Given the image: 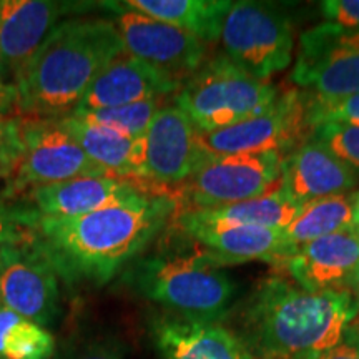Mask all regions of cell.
Masks as SVG:
<instances>
[{
	"label": "cell",
	"instance_id": "cell-21",
	"mask_svg": "<svg viewBox=\"0 0 359 359\" xmlns=\"http://www.w3.org/2000/svg\"><path fill=\"white\" fill-rule=\"evenodd\" d=\"M57 120L98 167L116 177L145 178V137L125 138L122 135L97 128L70 115Z\"/></svg>",
	"mask_w": 359,
	"mask_h": 359
},
{
	"label": "cell",
	"instance_id": "cell-18",
	"mask_svg": "<svg viewBox=\"0 0 359 359\" xmlns=\"http://www.w3.org/2000/svg\"><path fill=\"white\" fill-rule=\"evenodd\" d=\"M359 175L318 138L311 137L281 161V187L298 205L325 196L344 195Z\"/></svg>",
	"mask_w": 359,
	"mask_h": 359
},
{
	"label": "cell",
	"instance_id": "cell-10",
	"mask_svg": "<svg viewBox=\"0 0 359 359\" xmlns=\"http://www.w3.org/2000/svg\"><path fill=\"white\" fill-rule=\"evenodd\" d=\"M24 155L11 175L12 193L55 185L80 177L111 175L88 158L58 120H22ZM116 177V175H115Z\"/></svg>",
	"mask_w": 359,
	"mask_h": 359
},
{
	"label": "cell",
	"instance_id": "cell-4",
	"mask_svg": "<svg viewBox=\"0 0 359 359\" xmlns=\"http://www.w3.org/2000/svg\"><path fill=\"white\" fill-rule=\"evenodd\" d=\"M198 245V243H196ZM205 248L163 250L137 259L127 271L130 286L170 314L219 321L236 298V283Z\"/></svg>",
	"mask_w": 359,
	"mask_h": 359
},
{
	"label": "cell",
	"instance_id": "cell-36",
	"mask_svg": "<svg viewBox=\"0 0 359 359\" xmlns=\"http://www.w3.org/2000/svg\"><path fill=\"white\" fill-rule=\"evenodd\" d=\"M348 290H351L354 294H356V298L359 299V268H358V271L354 273V276H353V280H351V283H349V286H348Z\"/></svg>",
	"mask_w": 359,
	"mask_h": 359
},
{
	"label": "cell",
	"instance_id": "cell-3",
	"mask_svg": "<svg viewBox=\"0 0 359 359\" xmlns=\"http://www.w3.org/2000/svg\"><path fill=\"white\" fill-rule=\"evenodd\" d=\"M123 52L114 20L60 22L15 80L17 111L40 120L72 115L93 80Z\"/></svg>",
	"mask_w": 359,
	"mask_h": 359
},
{
	"label": "cell",
	"instance_id": "cell-1",
	"mask_svg": "<svg viewBox=\"0 0 359 359\" xmlns=\"http://www.w3.org/2000/svg\"><path fill=\"white\" fill-rule=\"evenodd\" d=\"M178 205L170 190H151L98 212L74 218L27 213L32 240L57 275L70 283L105 285L158 236Z\"/></svg>",
	"mask_w": 359,
	"mask_h": 359
},
{
	"label": "cell",
	"instance_id": "cell-13",
	"mask_svg": "<svg viewBox=\"0 0 359 359\" xmlns=\"http://www.w3.org/2000/svg\"><path fill=\"white\" fill-rule=\"evenodd\" d=\"M167 190L138 177H80L30 190L32 212L40 218H74L127 203L143 193ZM172 191V190H170Z\"/></svg>",
	"mask_w": 359,
	"mask_h": 359
},
{
	"label": "cell",
	"instance_id": "cell-33",
	"mask_svg": "<svg viewBox=\"0 0 359 359\" xmlns=\"http://www.w3.org/2000/svg\"><path fill=\"white\" fill-rule=\"evenodd\" d=\"M12 111H17V88L7 80L0 55V115L8 116Z\"/></svg>",
	"mask_w": 359,
	"mask_h": 359
},
{
	"label": "cell",
	"instance_id": "cell-28",
	"mask_svg": "<svg viewBox=\"0 0 359 359\" xmlns=\"http://www.w3.org/2000/svg\"><path fill=\"white\" fill-rule=\"evenodd\" d=\"M308 93V92H306ZM309 95V118L313 127L320 123H346L359 127V95L344 98H318Z\"/></svg>",
	"mask_w": 359,
	"mask_h": 359
},
{
	"label": "cell",
	"instance_id": "cell-34",
	"mask_svg": "<svg viewBox=\"0 0 359 359\" xmlns=\"http://www.w3.org/2000/svg\"><path fill=\"white\" fill-rule=\"evenodd\" d=\"M13 236H15V233H13L12 222L8 219L6 212H4L2 206H0V246L11 241Z\"/></svg>",
	"mask_w": 359,
	"mask_h": 359
},
{
	"label": "cell",
	"instance_id": "cell-26",
	"mask_svg": "<svg viewBox=\"0 0 359 359\" xmlns=\"http://www.w3.org/2000/svg\"><path fill=\"white\" fill-rule=\"evenodd\" d=\"M161 107H163L161 105V98H155V100L130 103V105L102 109L70 116H75V118L93 125L97 128L110 130V132L122 135L125 138H140L145 137L151 120H154L156 111Z\"/></svg>",
	"mask_w": 359,
	"mask_h": 359
},
{
	"label": "cell",
	"instance_id": "cell-32",
	"mask_svg": "<svg viewBox=\"0 0 359 359\" xmlns=\"http://www.w3.org/2000/svg\"><path fill=\"white\" fill-rule=\"evenodd\" d=\"M75 359H127V349L116 339H98L80 349Z\"/></svg>",
	"mask_w": 359,
	"mask_h": 359
},
{
	"label": "cell",
	"instance_id": "cell-17",
	"mask_svg": "<svg viewBox=\"0 0 359 359\" xmlns=\"http://www.w3.org/2000/svg\"><path fill=\"white\" fill-rule=\"evenodd\" d=\"M151 338L161 359H255L243 339L219 321L168 313L151 323Z\"/></svg>",
	"mask_w": 359,
	"mask_h": 359
},
{
	"label": "cell",
	"instance_id": "cell-29",
	"mask_svg": "<svg viewBox=\"0 0 359 359\" xmlns=\"http://www.w3.org/2000/svg\"><path fill=\"white\" fill-rule=\"evenodd\" d=\"M22 120L0 115V178H8L24 155Z\"/></svg>",
	"mask_w": 359,
	"mask_h": 359
},
{
	"label": "cell",
	"instance_id": "cell-16",
	"mask_svg": "<svg viewBox=\"0 0 359 359\" xmlns=\"http://www.w3.org/2000/svg\"><path fill=\"white\" fill-rule=\"evenodd\" d=\"M69 11V4L50 0L0 2V55L8 82L15 85L40 45Z\"/></svg>",
	"mask_w": 359,
	"mask_h": 359
},
{
	"label": "cell",
	"instance_id": "cell-27",
	"mask_svg": "<svg viewBox=\"0 0 359 359\" xmlns=\"http://www.w3.org/2000/svg\"><path fill=\"white\" fill-rule=\"evenodd\" d=\"M313 137L325 143L359 175V127L346 123H320L314 127Z\"/></svg>",
	"mask_w": 359,
	"mask_h": 359
},
{
	"label": "cell",
	"instance_id": "cell-9",
	"mask_svg": "<svg viewBox=\"0 0 359 359\" xmlns=\"http://www.w3.org/2000/svg\"><path fill=\"white\" fill-rule=\"evenodd\" d=\"M291 80L318 98L359 95V29L323 22L306 30Z\"/></svg>",
	"mask_w": 359,
	"mask_h": 359
},
{
	"label": "cell",
	"instance_id": "cell-22",
	"mask_svg": "<svg viewBox=\"0 0 359 359\" xmlns=\"http://www.w3.org/2000/svg\"><path fill=\"white\" fill-rule=\"evenodd\" d=\"M122 6L177 27L208 45L222 39L224 19L233 2L230 0H125Z\"/></svg>",
	"mask_w": 359,
	"mask_h": 359
},
{
	"label": "cell",
	"instance_id": "cell-31",
	"mask_svg": "<svg viewBox=\"0 0 359 359\" xmlns=\"http://www.w3.org/2000/svg\"><path fill=\"white\" fill-rule=\"evenodd\" d=\"M313 359H359V325H349L333 346L321 351Z\"/></svg>",
	"mask_w": 359,
	"mask_h": 359
},
{
	"label": "cell",
	"instance_id": "cell-20",
	"mask_svg": "<svg viewBox=\"0 0 359 359\" xmlns=\"http://www.w3.org/2000/svg\"><path fill=\"white\" fill-rule=\"evenodd\" d=\"M283 268L303 290H348L359 268V231L327 235L296 250Z\"/></svg>",
	"mask_w": 359,
	"mask_h": 359
},
{
	"label": "cell",
	"instance_id": "cell-25",
	"mask_svg": "<svg viewBox=\"0 0 359 359\" xmlns=\"http://www.w3.org/2000/svg\"><path fill=\"white\" fill-rule=\"evenodd\" d=\"M55 339L47 327L0 304V359H50Z\"/></svg>",
	"mask_w": 359,
	"mask_h": 359
},
{
	"label": "cell",
	"instance_id": "cell-2",
	"mask_svg": "<svg viewBox=\"0 0 359 359\" xmlns=\"http://www.w3.org/2000/svg\"><path fill=\"white\" fill-rule=\"evenodd\" d=\"M359 314L351 290H303L271 275L257 285L236 333L255 359H313L333 346Z\"/></svg>",
	"mask_w": 359,
	"mask_h": 359
},
{
	"label": "cell",
	"instance_id": "cell-5",
	"mask_svg": "<svg viewBox=\"0 0 359 359\" xmlns=\"http://www.w3.org/2000/svg\"><path fill=\"white\" fill-rule=\"evenodd\" d=\"M280 95L273 83L251 77L226 53L206 60L175 95L198 132H217L253 118Z\"/></svg>",
	"mask_w": 359,
	"mask_h": 359
},
{
	"label": "cell",
	"instance_id": "cell-19",
	"mask_svg": "<svg viewBox=\"0 0 359 359\" xmlns=\"http://www.w3.org/2000/svg\"><path fill=\"white\" fill-rule=\"evenodd\" d=\"M180 88L182 85L178 82L123 52L93 80L88 92L85 93L77 109L72 111V115L155 100L170 93L177 95Z\"/></svg>",
	"mask_w": 359,
	"mask_h": 359
},
{
	"label": "cell",
	"instance_id": "cell-35",
	"mask_svg": "<svg viewBox=\"0 0 359 359\" xmlns=\"http://www.w3.org/2000/svg\"><path fill=\"white\" fill-rule=\"evenodd\" d=\"M353 230L359 231V190L353 191Z\"/></svg>",
	"mask_w": 359,
	"mask_h": 359
},
{
	"label": "cell",
	"instance_id": "cell-14",
	"mask_svg": "<svg viewBox=\"0 0 359 359\" xmlns=\"http://www.w3.org/2000/svg\"><path fill=\"white\" fill-rule=\"evenodd\" d=\"M145 140V178L167 190L183 185L205 158L198 128L177 105H163L156 111Z\"/></svg>",
	"mask_w": 359,
	"mask_h": 359
},
{
	"label": "cell",
	"instance_id": "cell-30",
	"mask_svg": "<svg viewBox=\"0 0 359 359\" xmlns=\"http://www.w3.org/2000/svg\"><path fill=\"white\" fill-rule=\"evenodd\" d=\"M326 22L346 29H359V0H326L321 2Z\"/></svg>",
	"mask_w": 359,
	"mask_h": 359
},
{
	"label": "cell",
	"instance_id": "cell-15",
	"mask_svg": "<svg viewBox=\"0 0 359 359\" xmlns=\"http://www.w3.org/2000/svg\"><path fill=\"white\" fill-rule=\"evenodd\" d=\"M175 219L180 230L223 266L248 262L281 266V230L218 222L200 212H180Z\"/></svg>",
	"mask_w": 359,
	"mask_h": 359
},
{
	"label": "cell",
	"instance_id": "cell-6",
	"mask_svg": "<svg viewBox=\"0 0 359 359\" xmlns=\"http://www.w3.org/2000/svg\"><path fill=\"white\" fill-rule=\"evenodd\" d=\"M313 133L309 95L290 88L263 114L217 132H198V140L205 156L273 154L285 158Z\"/></svg>",
	"mask_w": 359,
	"mask_h": 359
},
{
	"label": "cell",
	"instance_id": "cell-12",
	"mask_svg": "<svg viewBox=\"0 0 359 359\" xmlns=\"http://www.w3.org/2000/svg\"><path fill=\"white\" fill-rule=\"evenodd\" d=\"M114 24L123 50L151 65L183 87L208 57V45L195 35L165 24L132 8L115 4Z\"/></svg>",
	"mask_w": 359,
	"mask_h": 359
},
{
	"label": "cell",
	"instance_id": "cell-23",
	"mask_svg": "<svg viewBox=\"0 0 359 359\" xmlns=\"http://www.w3.org/2000/svg\"><path fill=\"white\" fill-rule=\"evenodd\" d=\"M353 230V193L308 201L281 230V268L296 250L318 238Z\"/></svg>",
	"mask_w": 359,
	"mask_h": 359
},
{
	"label": "cell",
	"instance_id": "cell-7",
	"mask_svg": "<svg viewBox=\"0 0 359 359\" xmlns=\"http://www.w3.org/2000/svg\"><path fill=\"white\" fill-rule=\"evenodd\" d=\"M283 156H205L191 177L173 190L180 212L217 210L258 198L281 187ZM178 212V213H180Z\"/></svg>",
	"mask_w": 359,
	"mask_h": 359
},
{
	"label": "cell",
	"instance_id": "cell-24",
	"mask_svg": "<svg viewBox=\"0 0 359 359\" xmlns=\"http://www.w3.org/2000/svg\"><path fill=\"white\" fill-rule=\"evenodd\" d=\"M299 210H302V205L296 203L288 193L283 190V187H278L258 198L240 201V203L217 210H201L200 213L218 222L285 230L296 218Z\"/></svg>",
	"mask_w": 359,
	"mask_h": 359
},
{
	"label": "cell",
	"instance_id": "cell-11",
	"mask_svg": "<svg viewBox=\"0 0 359 359\" xmlns=\"http://www.w3.org/2000/svg\"><path fill=\"white\" fill-rule=\"evenodd\" d=\"M0 304L43 327L60 313L58 275L34 240L0 246Z\"/></svg>",
	"mask_w": 359,
	"mask_h": 359
},
{
	"label": "cell",
	"instance_id": "cell-8",
	"mask_svg": "<svg viewBox=\"0 0 359 359\" xmlns=\"http://www.w3.org/2000/svg\"><path fill=\"white\" fill-rule=\"evenodd\" d=\"M224 53L248 72L268 82L291 64L294 47L293 25L281 8L271 4L233 2L223 24Z\"/></svg>",
	"mask_w": 359,
	"mask_h": 359
}]
</instances>
